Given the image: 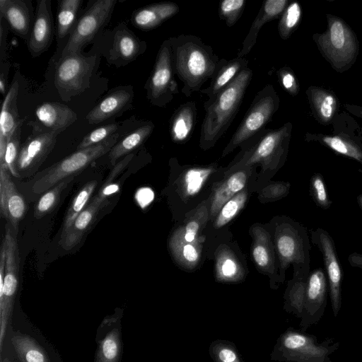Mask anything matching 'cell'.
Masks as SVG:
<instances>
[{"label": "cell", "mask_w": 362, "mask_h": 362, "mask_svg": "<svg viewBox=\"0 0 362 362\" xmlns=\"http://www.w3.org/2000/svg\"><path fill=\"white\" fill-rule=\"evenodd\" d=\"M174 69L182 83L181 93L190 97L214 76L220 59L212 47L194 35L170 37Z\"/></svg>", "instance_id": "cell-1"}, {"label": "cell", "mask_w": 362, "mask_h": 362, "mask_svg": "<svg viewBox=\"0 0 362 362\" xmlns=\"http://www.w3.org/2000/svg\"><path fill=\"white\" fill-rule=\"evenodd\" d=\"M252 71L245 68L214 100L204 105L199 144L203 149L214 146L230 126L252 81Z\"/></svg>", "instance_id": "cell-2"}, {"label": "cell", "mask_w": 362, "mask_h": 362, "mask_svg": "<svg viewBox=\"0 0 362 362\" xmlns=\"http://www.w3.org/2000/svg\"><path fill=\"white\" fill-rule=\"evenodd\" d=\"M327 28L313 40L332 67L339 73L348 70L358 54V42L351 28L341 18L327 14Z\"/></svg>", "instance_id": "cell-3"}, {"label": "cell", "mask_w": 362, "mask_h": 362, "mask_svg": "<svg viewBox=\"0 0 362 362\" xmlns=\"http://www.w3.org/2000/svg\"><path fill=\"white\" fill-rule=\"evenodd\" d=\"M10 226H6L0 252V351L11 320L19 280V252Z\"/></svg>", "instance_id": "cell-4"}, {"label": "cell", "mask_w": 362, "mask_h": 362, "mask_svg": "<svg viewBox=\"0 0 362 362\" xmlns=\"http://www.w3.org/2000/svg\"><path fill=\"white\" fill-rule=\"evenodd\" d=\"M339 344L333 338L319 341L314 334L289 328L278 339L273 358L284 362H332L329 356Z\"/></svg>", "instance_id": "cell-5"}, {"label": "cell", "mask_w": 362, "mask_h": 362, "mask_svg": "<svg viewBox=\"0 0 362 362\" xmlns=\"http://www.w3.org/2000/svg\"><path fill=\"white\" fill-rule=\"evenodd\" d=\"M116 133L105 141L88 147L76 150L74 153L42 170L35 181L32 189L35 194L45 192L62 180L76 175L92 162L109 153L117 143Z\"/></svg>", "instance_id": "cell-6"}, {"label": "cell", "mask_w": 362, "mask_h": 362, "mask_svg": "<svg viewBox=\"0 0 362 362\" xmlns=\"http://www.w3.org/2000/svg\"><path fill=\"white\" fill-rule=\"evenodd\" d=\"M292 124L278 129H264L244 142V153L236 165L250 167L256 163L279 164L286 156L291 136Z\"/></svg>", "instance_id": "cell-7"}, {"label": "cell", "mask_w": 362, "mask_h": 362, "mask_svg": "<svg viewBox=\"0 0 362 362\" xmlns=\"http://www.w3.org/2000/svg\"><path fill=\"white\" fill-rule=\"evenodd\" d=\"M280 106V98L275 88L267 84L252 100L242 121L223 152V156L242 145L247 140L266 129Z\"/></svg>", "instance_id": "cell-8"}, {"label": "cell", "mask_w": 362, "mask_h": 362, "mask_svg": "<svg viewBox=\"0 0 362 362\" xmlns=\"http://www.w3.org/2000/svg\"><path fill=\"white\" fill-rule=\"evenodd\" d=\"M133 156V153L126 156L113 166L114 168L97 194L91 199V202L78 215L67 232L61 237L60 244L64 249L71 250L80 243L86 231L95 221L99 211L107 202V198L119 191V183L114 182V180L127 166Z\"/></svg>", "instance_id": "cell-9"}, {"label": "cell", "mask_w": 362, "mask_h": 362, "mask_svg": "<svg viewBox=\"0 0 362 362\" xmlns=\"http://www.w3.org/2000/svg\"><path fill=\"white\" fill-rule=\"evenodd\" d=\"M175 75L171 42L168 38L160 46L146 86L148 98L153 105L163 107L179 93Z\"/></svg>", "instance_id": "cell-10"}, {"label": "cell", "mask_w": 362, "mask_h": 362, "mask_svg": "<svg viewBox=\"0 0 362 362\" xmlns=\"http://www.w3.org/2000/svg\"><path fill=\"white\" fill-rule=\"evenodd\" d=\"M95 64V57L74 53L60 57L54 74V83L62 98L70 99L89 87Z\"/></svg>", "instance_id": "cell-11"}, {"label": "cell", "mask_w": 362, "mask_h": 362, "mask_svg": "<svg viewBox=\"0 0 362 362\" xmlns=\"http://www.w3.org/2000/svg\"><path fill=\"white\" fill-rule=\"evenodd\" d=\"M116 0L95 1L74 25L61 57L78 53L109 20Z\"/></svg>", "instance_id": "cell-12"}, {"label": "cell", "mask_w": 362, "mask_h": 362, "mask_svg": "<svg viewBox=\"0 0 362 362\" xmlns=\"http://www.w3.org/2000/svg\"><path fill=\"white\" fill-rule=\"evenodd\" d=\"M311 241L321 252L327 276L329 296L334 317H337L341 308L342 270L334 241L323 228H317L310 231Z\"/></svg>", "instance_id": "cell-13"}, {"label": "cell", "mask_w": 362, "mask_h": 362, "mask_svg": "<svg viewBox=\"0 0 362 362\" xmlns=\"http://www.w3.org/2000/svg\"><path fill=\"white\" fill-rule=\"evenodd\" d=\"M33 134L28 136L21 146L16 169L19 178H25L37 171L52 151L58 134L34 128Z\"/></svg>", "instance_id": "cell-14"}, {"label": "cell", "mask_w": 362, "mask_h": 362, "mask_svg": "<svg viewBox=\"0 0 362 362\" xmlns=\"http://www.w3.org/2000/svg\"><path fill=\"white\" fill-rule=\"evenodd\" d=\"M278 237L277 249L282 267L290 263L296 265V272H310V242L305 229L298 225L287 224Z\"/></svg>", "instance_id": "cell-15"}, {"label": "cell", "mask_w": 362, "mask_h": 362, "mask_svg": "<svg viewBox=\"0 0 362 362\" xmlns=\"http://www.w3.org/2000/svg\"><path fill=\"white\" fill-rule=\"evenodd\" d=\"M328 293V282L325 269L317 268L310 272L303 313L300 323L301 332H305L311 325L317 324L321 320L327 306Z\"/></svg>", "instance_id": "cell-16"}, {"label": "cell", "mask_w": 362, "mask_h": 362, "mask_svg": "<svg viewBox=\"0 0 362 362\" xmlns=\"http://www.w3.org/2000/svg\"><path fill=\"white\" fill-rule=\"evenodd\" d=\"M116 313L106 316L97 330V349L93 362H122L123 345L121 319Z\"/></svg>", "instance_id": "cell-17"}, {"label": "cell", "mask_w": 362, "mask_h": 362, "mask_svg": "<svg viewBox=\"0 0 362 362\" xmlns=\"http://www.w3.org/2000/svg\"><path fill=\"white\" fill-rule=\"evenodd\" d=\"M5 165H0V208L1 214L8 221L13 233H17L18 225L26 211L23 195L18 191Z\"/></svg>", "instance_id": "cell-18"}, {"label": "cell", "mask_w": 362, "mask_h": 362, "mask_svg": "<svg viewBox=\"0 0 362 362\" xmlns=\"http://www.w3.org/2000/svg\"><path fill=\"white\" fill-rule=\"evenodd\" d=\"M54 35V23L49 0H39L28 47L33 57L42 54L49 47Z\"/></svg>", "instance_id": "cell-19"}, {"label": "cell", "mask_w": 362, "mask_h": 362, "mask_svg": "<svg viewBox=\"0 0 362 362\" xmlns=\"http://www.w3.org/2000/svg\"><path fill=\"white\" fill-rule=\"evenodd\" d=\"M40 125L35 129L59 134L71 126L77 119L76 112L66 105L46 102L38 105L35 112Z\"/></svg>", "instance_id": "cell-20"}, {"label": "cell", "mask_w": 362, "mask_h": 362, "mask_svg": "<svg viewBox=\"0 0 362 362\" xmlns=\"http://www.w3.org/2000/svg\"><path fill=\"white\" fill-rule=\"evenodd\" d=\"M146 49V42L122 24L115 30L110 59L112 63L123 65L136 59Z\"/></svg>", "instance_id": "cell-21"}, {"label": "cell", "mask_w": 362, "mask_h": 362, "mask_svg": "<svg viewBox=\"0 0 362 362\" xmlns=\"http://www.w3.org/2000/svg\"><path fill=\"white\" fill-rule=\"evenodd\" d=\"M248 60L245 57H236L230 60L221 59L217 69L210 80L208 87L201 89L200 93L208 99L204 105L211 103L216 96L226 88L245 68Z\"/></svg>", "instance_id": "cell-22"}, {"label": "cell", "mask_w": 362, "mask_h": 362, "mask_svg": "<svg viewBox=\"0 0 362 362\" xmlns=\"http://www.w3.org/2000/svg\"><path fill=\"white\" fill-rule=\"evenodd\" d=\"M288 4V0H266L262 3L237 57H244L250 52L256 44L258 33L262 26L267 23L280 18Z\"/></svg>", "instance_id": "cell-23"}, {"label": "cell", "mask_w": 362, "mask_h": 362, "mask_svg": "<svg viewBox=\"0 0 362 362\" xmlns=\"http://www.w3.org/2000/svg\"><path fill=\"white\" fill-rule=\"evenodd\" d=\"M179 11V6L174 2L154 3L136 10L132 21L139 29L149 30L173 17Z\"/></svg>", "instance_id": "cell-24"}, {"label": "cell", "mask_w": 362, "mask_h": 362, "mask_svg": "<svg viewBox=\"0 0 362 362\" xmlns=\"http://www.w3.org/2000/svg\"><path fill=\"white\" fill-rule=\"evenodd\" d=\"M306 94L315 119L323 125L332 123L339 108L334 93L329 90L312 86L307 89Z\"/></svg>", "instance_id": "cell-25"}, {"label": "cell", "mask_w": 362, "mask_h": 362, "mask_svg": "<svg viewBox=\"0 0 362 362\" xmlns=\"http://www.w3.org/2000/svg\"><path fill=\"white\" fill-rule=\"evenodd\" d=\"M197 116V109L194 101L181 104L174 111L169 122V132L173 142L183 144L192 136Z\"/></svg>", "instance_id": "cell-26"}, {"label": "cell", "mask_w": 362, "mask_h": 362, "mask_svg": "<svg viewBox=\"0 0 362 362\" xmlns=\"http://www.w3.org/2000/svg\"><path fill=\"white\" fill-rule=\"evenodd\" d=\"M305 138L307 141L318 142L335 153L354 159L362 164V143L345 134L307 133Z\"/></svg>", "instance_id": "cell-27"}, {"label": "cell", "mask_w": 362, "mask_h": 362, "mask_svg": "<svg viewBox=\"0 0 362 362\" xmlns=\"http://www.w3.org/2000/svg\"><path fill=\"white\" fill-rule=\"evenodd\" d=\"M133 98V93L126 88H119L105 97L86 115L90 124H99L122 110Z\"/></svg>", "instance_id": "cell-28"}, {"label": "cell", "mask_w": 362, "mask_h": 362, "mask_svg": "<svg viewBox=\"0 0 362 362\" xmlns=\"http://www.w3.org/2000/svg\"><path fill=\"white\" fill-rule=\"evenodd\" d=\"M0 14L11 30L26 39L30 28V13L22 0H1Z\"/></svg>", "instance_id": "cell-29"}, {"label": "cell", "mask_w": 362, "mask_h": 362, "mask_svg": "<svg viewBox=\"0 0 362 362\" xmlns=\"http://www.w3.org/2000/svg\"><path fill=\"white\" fill-rule=\"evenodd\" d=\"M11 342L18 362H51L45 349L28 334L14 332Z\"/></svg>", "instance_id": "cell-30"}, {"label": "cell", "mask_w": 362, "mask_h": 362, "mask_svg": "<svg viewBox=\"0 0 362 362\" xmlns=\"http://www.w3.org/2000/svg\"><path fill=\"white\" fill-rule=\"evenodd\" d=\"M19 84L15 80L7 92L1 106L0 117V139L8 140L20 122L17 99Z\"/></svg>", "instance_id": "cell-31"}, {"label": "cell", "mask_w": 362, "mask_h": 362, "mask_svg": "<svg viewBox=\"0 0 362 362\" xmlns=\"http://www.w3.org/2000/svg\"><path fill=\"white\" fill-rule=\"evenodd\" d=\"M152 122H147L117 142L109 152V159L115 166L117 160L126 156L143 144L150 136L154 129Z\"/></svg>", "instance_id": "cell-32"}, {"label": "cell", "mask_w": 362, "mask_h": 362, "mask_svg": "<svg viewBox=\"0 0 362 362\" xmlns=\"http://www.w3.org/2000/svg\"><path fill=\"white\" fill-rule=\"evenodd\" d=\"M310 272H296L294 280L288 287L285 309L301 318L303 313L308 278Z\"/></svg>", "instance_id": "cell-33"}, {"label": "cell", "mask_w": 362, "mask_h": 362, "mask_svg": "<svg viewBox=\"0 0 362 362\" xmlns=\"http://www.w3.org/2000/svg\"><path fill=\"white\" fill-rule=\"evenodd\" d=\"M247 182V174L238 171L233 174L215 191L211 204V214L214 216L223 205L243 189Z\"/></svg>", "instance_id": "cell-34"}, {"label": "cell", "mask_w": 362, "mask_h": 362, "mask_svg": "<svg viewBox=\"0 0 362 362\" xmlns=\"http://www.w3.org/2000/svg\"><path fill=\"white\" fill-rule=\"evenodd\" d=\"M97 184L96 180L88 182L75 195L64 216L61 237L67 232L78 215L87 206Z\"/></svg>", "instance_id": "cell-35"}, {"label": "cell", "mask_w": 362, "mask_h": 362, "mask_svg": "<svg viewBox=\"0 0 362 362\" xmlns=\"http://www.w3.org/2000/svg\"><path fill=\"white\" fill-rule=\"evenodd\" d=\"M81 3L82 1L81 0H62L59 1L57 17V37L59 39H62L71 33Z\"/></svg>", "instance_id": "cell-36"}, {"label": "cell", "mask_w": 362, "mask_h": 362, "mask_svg": "<svg viewBox=\"0 0 362 362\" xmlns=\"http://www.w3.org/2000/svg\"><path fill=\"white\" fill-rule=\"evenodd\" d=\"M75 175L67 177L46 191L38 200L35 216L40 218L50 213L59 202L62 192L74 180Z\"/></svg>", "instance_id": "cell-37"}, {"label": "cell", "mask_w": 362, "mask_h": 362, "mask_svg": "<svg viewBox=\"0 0 362 362\" xmlns=\"http://www.w3.org/2000/svg\"><path fill=\"white\" fill-rule=\"evenodd\" d=\"M301 6L297 1L288 4L278 23L279 35L282 40H287L297 29L301 19Z\"/></svg>", "instance_id": "cell-38"}, {"label": "cell", "mask_w": 362, "mask_h": 362, "mask_svg": "<svg viewBox=\"0 0 362 362\" xmlns=\"http://www.w3.org/2000/svg\"><path fill=\"white\" fill-rule=\"evenodd\" d=\"M23 122V121L21 119L16 128L10 136L7 142L4 157V165L8 168L10 173L16 178H19L16 169V162L21 148L20 141Z\"/></svg>", "instance_id": "cell-39"}, {"label": "cell", "mask_w": 362, "mask_h": 362, "mask_svg": "<svg viewBox=\"0 0 362 362\" xmlns=\"http://www.w3.org/2000/svg\"><path fill=\"white\" fill-rule=\"evenodd\" d=\"M310 196L315 205L322 209L327 210L330 208L332 202L329 197L323 176L319 173H314L310 180Z\"/></svg>", "instance_id": "cell-40"}, {"label": "cell", "mask_w": 362, "mask_h": 362, "mask_svg": "<svg viewBox=\"0 0 362 362\" xmlns=\"http://www.w3.org/2000/svg\"><path fill=\"white\" fill-rule=\"evenodd\" d=\"M245 0H223L220 3L218 15L228 27H232L241 18L245 7Z\"/></svg>", "instance_id": "cell-41"}, {"label": "cell", "mask_w": 362, "mask_h": 362, "mask_svg": "<svg viewBox=\"0 0 362 362\" xmlns=\"http://www.w3.org/2000/svg\"><path fill=\"white\" fill-rule=\"evenodd\" d=\"M247 199V192L243 191L238 192L221 208L215 226L220 228L229 222L243 207Z\"/></svg>", "instance_id": "cell-42"}, {"label": "cell", "mask_w": 362, "mask_h": 362, "mask_svg": "<svg viewBox=\"0 0 362 362\" xmlns=\"http://www.w3.org/2000/svg\"><path fill=\"white\" fill-rule=\"evenodd\" d=\"M212 172L213 169L211 168H193L187 170L184 179L186 194H197Z\"/></svg>", "instance_id": "cell-43"}, {"label": "cell", "mask_w": 362, "mask_h": 362, "mask_svg": "<svg viewBox=\"0 0 362 362\" xmlns=\"http://www.w3.org/2000/svg\"><path fill=\"white\" fill-rule=\"evenodd\" d=\"M332 124L334 134H345L362 143V129L346 112L337 113Z\"/></svg>", "instance_id": "cell-44"}, {"label": "cell", "mask_w": 362, "mask_h": 362, "mask_svg": "<svg viewBox=\"0 0 362 362\" xmlns=\"http://www.w3.org/2000/svg\"><path fill=\"white\" fill-rule=\"evenodd\" d=\"M117 129L118 126L116 123H112L98 127L83 137L78 145L76 150L86 148L98 144L116 134L115 132Z\"/></svg>", "instance_id": "cell-45"}, {"label": "cell", "mask_w": 362, "mask_h": 362, "mask_svg": "<svg viewBox=\"0 0 362 362\" xmlns=\"http://www.w3.org/2000/svg\"><path fill=\"white\" fill-rule=\"evenodd\" d=\"M278 81L284 90L292 96L298 94L300 87L297 78L293 70L287 66H284L276 71Z\"/></svg>", "instance_id": "cell-46"}, {"label": "cell", "mask_w": 362, "mask_h": 362, "mask_svg": "<svg viewBox=\"0 0 362 362\" xmlns=\"http://www.w3.org/2000/svg\"><path fill=\"white\" fill-rule=\"evenodd\" d=\"M214 356L216 362H240L236 352L226 345L214 348Z\"/></svg>", "instance_id": "cell-47"}, {"label": "cell", "mask_w": 362, "mask_h": 362, "mask_svg": "<svg viewBox=\"0 0 362 362\" xmlns=\"http://www.w3.org/2000/svg\"><path fill=\"white\" fill-rule=\"evenodd\" d=\"M218 272L223 279H229L238 272V265L231 257H223L218 263Z\"/></svg>", "instance_id": "cell-48"}, {"label": "cell", "mask_w": 362, "mask_h": 362, "mask_svg": "<svg viewBox=\"0 0 362 362\" xmlns=\"http://www.w3.org/2000/svg\"><path fill=\"white\" fill-rule=\"evenodd\" d=\"M181 254L185 260L189 263H194L199 259V252L192 244H183L181 247Z\"/></svg>", "instance_id": "cell-49"}, {"label": "cell", "mask_w": 362, "mask_h": 362, "mask_svg": "<svg viewBox=\"0 0 362 362\" xmlns=\"http://www.w3.org/2000/svg\"><path fill=\"white\" fill-rule=\"evenodd\" d=\"M255 262L262 267H266L269 262V255L266 248L262 245H257L252 252Z\"/></svg>", "instance_id": "cell-50"}, {"label": "cell", "mask_w": 362, "mask_h": 362, "mask_svg": "<svg viewBox=\"0 0 362 362\" xmlns=\"http://www.w3.org/2000/svg\"><path fill=\"white\" fill-rule=\"evenodd\" d=\"M198 229L199 224L197 221H192L187 223L185 233V240L187 243H192L194 240Z\"/></svg>", "instance_id": "cell-51"}, {"label": "cell", "mask_w": 362, "mask_h": 362, "mask_svg": "<svg viewBox=\"0 0 362 362\" xmlns=\"http://www.w3.org/2000/svg\"><path fill=\"white\" fill-rule=\"evenodd\" d=\"M349 264L355 268L362 269V254L352 252L348 256Z\"/></svg>", "instance_id": "cell-52"}, {"label": "cell", "mask_w": 362, "mask_h": 362, "mask_svg": "<svg viewBox=\"0 0 362 362\" xmlns=\"http://www.w3.org/2000/svg\"><path fill=\"white\" fill-rule=\"evenodd\" d=\"M345 109L350 113L362 118V106L345 104Z\"/></svg>", "instance_id": "cell-53"}, {"label": "cell", "mask_w": 362, "mask_h": 362, "mask_svg": "<svg viewBox=\"0 0 362 362\" xmlns=\"http://www.w3.org/2000/svg\"><path fill=\"white\" fill-rule=\"evenodd\" d=\"M6 76H4V74L1 72L0 76V91L3 95L5 94L6 92Z\"/></svg>", "instance_id": "cell-54"}, {"label": "cell", "mask_w": 362, "mask_h": 362, "mask_svg": "<svg viewBox=\"0 0 362 362\" xmlns=\"http://www.w3.org/2000/svg\"><path fill=\"white\" fill-rule=\"evenodd\" d=\"M356 202L362 211V194H359L356 197Z\"/></svg>", "instance_id": "cell-55"}, {"label": "cell", "mask_w": 362, "mask_h": 362, "mask_svg": "<svg viewBox=\"0 0 362 362\" xmlns=\"http://www.w3.org/2000/svg\"><path fill=\"white\" fill-rule=\"evenodd\" d=\"M1 362H13V361H11L8 358L6 357L4 358H2L1 360Z\"/></svg>", "instance_id": "cell-56"}]
</instances>
